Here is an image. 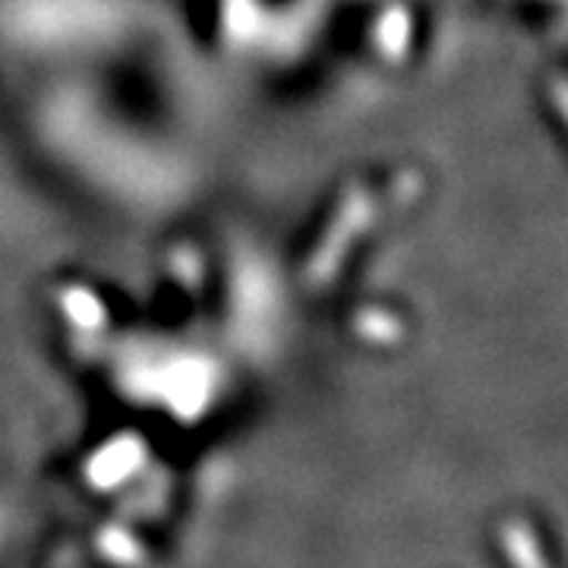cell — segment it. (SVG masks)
I'll list each match as a JSON object with an SVG mask.
<instances>
[{
	"mask_svg": "<svg viewBox=\"0 0 568 568\" xmlns=\"http://www.w3.org/2000/svg\"><path fill=\"white\" fill-rule=\"evenodd\" d=\"M552 95H556V108L562 111V118L568 121V82L559 80L556 82V89H552Z\"/></svg>",
	"mask_w": 568,
	"mask_h": 568,
	"instance_id": "1",
	"label": "cell"
}]
</instances>
